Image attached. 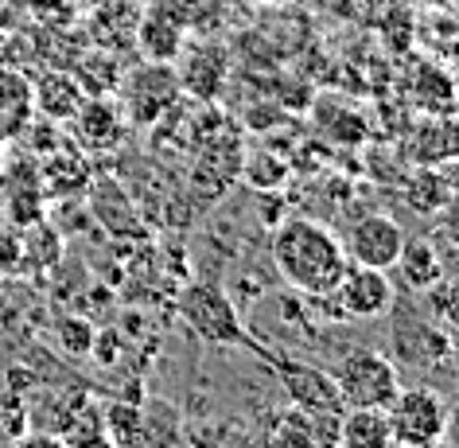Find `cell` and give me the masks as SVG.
I'll return each mask as SVG.
<instances>
[{
  "label": "cell",
  "mask_w": 459,
  "mask_h": 448,
  "mask_svg": "<svg viewBox=\"0 0 459 448\" xmlns=\"http://www.w3.org/2000/svg\"><path fill=\"white\" fill-rule=\"evenodd\" d=\"M389 413V429L401 448H436L447 433V401L429 386H401L397 398L385 406Z\"/></svg>",
  "instance_id": "obj_3"
},
{
  "label": "cell",
  "mask_w": 459,
  "mask_h": 448,
  "mask_svg": "<svg viewBox=\"0 0 459 448\" xmlns=\"http://www.w3.org/2000/svg\"><path fill=\"white\" fill-rule=\"evenodd\" d=\"M101 425H106V436L117 448H148L144 409L133 406V401H109L106 413H101Z\"/></svg>",
  "instance_id": "obj_17"
},
{
  "label": "cell",
  "mask_w": 459,
  "mask_h": 448,
  "mask_svg": "<svg viewBox=\"0 0 459 448\" xmlns=\"http://www.w3.org/2000/svg\"><path fill=\"white\" fill-rule=\"evenodd\" d=\"M394 429H389V413L374 406H347L339 417L335 448H394Z\"/></svg>",
  "instance_id": "obj_12"
},
{
  "label": "cell",
  "mask_w": 459,
  "mask_h": 448,
  "mask_svg": "<svg viewBox=\"0 0 459 448\" xmlns=\"http://www.w3.org/2000/svg\"><path fill=\"white\" fill-rule=\"evenodd\" d=\"M324 296L335 301L342 308V316H351V320H377L394 308V281L385 277V269H370V266H354V261H347L339 285Z\"/></svg>",
  "instance_id": "obj_6"
},
{
  "label": "cell",
  "mask_w": 459,
  "mask_h": 448,
  "mask_svg": "<svg viewBox=\"0 0 459 448\" xmlns=\"http://www.w3.org/2000/svg\"><path fill=\"white\" fill-rule=\"evenodd\" d=\"M342 413H312L300 406H284L269 417L265 448H335Z\"/></svg>",
  "instance_id": "obj_8"
},
{
  "label": "cell",
  "mask_w": 459,
  "mask_h": 448,
  "mask_svg": "<svg viewBox=\"0 0 459 448\" xmlns=\"http://www.w3.org/2000/svg\"><path fill=\"white\" fill-rule=\"evenodd\" d=\"M277 378L289 394L292 406L300 409H312V413H342L339 398V386L327 371H319L312 363H300V359H277Z\"/></svg>",
  "instance_id": "obj_9"
},
{
  "label": "cell",
  "mask_w": 459,
  "mask_h": 448,
  "mask_svg": "<svg viewBox=\"0 0 459 448\" xmlns=\"http://www.w3.org/2000/svg\"><path fill=\"white\" fill-rule=\"evenodd\" d=\"M455 195V188H452V180L444 176L436 164H424V168H417L409 176V183L401 188V199H405V206L409 211H417V215H440L444 206H447V199Z\"/></svg>",
  "instance_id": "obj_16"
},
{
  "label": "cell",
  "mask_w": 459,
  "mask_h": 448,
  "mask_svg": "<svg viewBox=\"0 0 459 448\" xmlns=\"http://www.w3.org/2000/svg\"><path fill=\"white\" fill-rule=\"evenodd\" d=\"M86 101V90L78 86L74 75H63V71H51L39 78V86L31 90V106H36L43 118L51 121H71Z\"/></svg>",
  "instance_id": "obj_14"
},
{
  "label": "cell",
  "mask_w": 459,
  "mask_h": 448,
  "mask_svg": "<svg viewBox=\"0 0 459 448\" xmlns=\"http://www.w3.org/2000/svg\"><path fill=\"white\" fill-rule=\"evenodd\" d=\"M401 246H405V231H401V223L394 215H362L359 223H351L347 231V242H342V254L354 266H370V269H394V261L401 254Z\"/></svg>",
  "instance_id": "obj_7"
},
{
  "label": "cell",
  "mask_w": 459,
  "mask_h": 448,
  "mask_svg": "<svg viewBox=\"0 0 459 448\" xmlns=\"http://www.w3.org/2000/svg\"><path fill=\"white\" fill-rule=\"evenodd\" d=\"M71 121H74V129L82 136L86 148H113L125 133V113L106 98L82 101V110H78Z\"/></svg>",
  "instance_id": "obj_15"
},
{
  "label": "cell",
  "mask_w": 459,
  "mask_h": 448,
  "mask_svg": "<svg viewBox=\"0 0 459 448\" xmlns=\"http://www.w3.org/2000/svg\"><path fill=\"white\" fill-rule=\"evenodd\" d=\"M133 40L148 63H176L183 55V24L168 8H152L136 20Z\"/></svg>",
  "instance_id": "obj_11"
},
{
  "label": "cell",
  "mask_w": 459,
  "mask_h": 448,
  "mask_svg": "<svg viewBox=\"0 0 459 448\" xmlns=\"http://www.w3.org/2000/svg\"><path fill=\"white\" fill-rule=\"evenodd\" d=\"M176 75H179V90H187V94L199 101H214L226 90L230 55L222 43H199V48L187 51V59H183Z\"/></svg>",
  "instance_id": "obj_10"
},
{
  "label": "cell",
  "mask_w": 459,
  "mask_h": 448,
  "mask_svg": "<svg viewBox=\"0 0 459 448\" xmlns=\"http://www.w3.org/2000/svg\"><path fill=\"white\" fill-rule=\"evenodd\" d=\"M16 448H71L63 441V436H55V433H24L16 441Z\"/></svg>",
  "instance_id": "obj_19"
},
{
  "label": "cell",
  "mask_w": 459,
  "mask_h": 448,
  "mask_svg": "<svg viewBox=\"0 0 459 448\" xmlns=\"http://www.w3.org/2000/svg\"><path fill=\"white\" fill-rule=\"evenodd\" d=\"M394 269L401 273V281H405L412 293H432L444 285V258L429 238H405Z\"/></svg>",
  "instance_id": "obj_13"
},
{
  "label": "cell",
  "mask_w": 459,
  "mask_h": 448,
  "mask_svg": "<svg viewBox=\"0 0 459 448\" xmlns=\"http://www.w3.org/2000/svg\"><path fill=\"white\" fill-rule=\"evenodd\" d=\"M273 266L296 293L304 296H324L339 285L347 269V254L331 226L316 218H284L273 234Z\"/></svg>",
  "instance_id": "obj_1"
},
{
  "label": "cell",
  "mask_w": 459,
  "mask_h": 448,
  "mask_svg": "<svg viewBox=\"0 0 459 448\" xmlns=\"http://www.w3.org/2000/svg\"><path fill=\"white\" fill-rule=\"evenodd\" d=\"M436 226H440V238H444V242L459 254V191L452 195V199H447L444 211L436 215Z\"/></svg>",
  "instance_id": "obj_18"
},
{
  "label": "cell",
  "mask_w": 459,
  "mask_h": 448,
  "mask_svg": "<svg viewBox=\"0 0 459 448\" xmlns=\"http://www.w3.org/2000/svg\"><path fill=\"white\" fill-rule=\"evenodd\" d=\"M121 90L129 121L156 125L179 101V75L171 71V63H144L129 78H121Z\"/></svg>",
  "instance_id": "obj_5"
},
{
  "label": "cell",
  "mask_w": 459,
  "mask_h": 448,
  "mask_svg": "<svg viewBox=\"0 0 459 448\" xmlns=\"http://www.w3.org/2000/svg\"><path fill=\"white\" fill-rule=\"evenodd\" d=\"M339 386V398L342 406H374V409H385L389 401L397 398L401 390V374H397V363L385 359L382 351H351L335 371H331Z\"/></svg>",
  "instance_id": "obj_4"
},
{
  "label": "cell",
  "mask_w": 459,
  "mask_h": 448,
  "mask_svg": "<svg viewBox=\"0 0 459 448\" xmlns=\"http://www.w3.org/2000/svg\"><path fill=\"white\" fill-rule=\"evenodd\" d=\"M176 308H179L183 324L206 343H218V347H246L249 343L234 301L226 296V289H218V285H211V281L187 285V289L179 293Z\"/></svg>",
  "instance_id": "obj_2"
}]
</instances>
